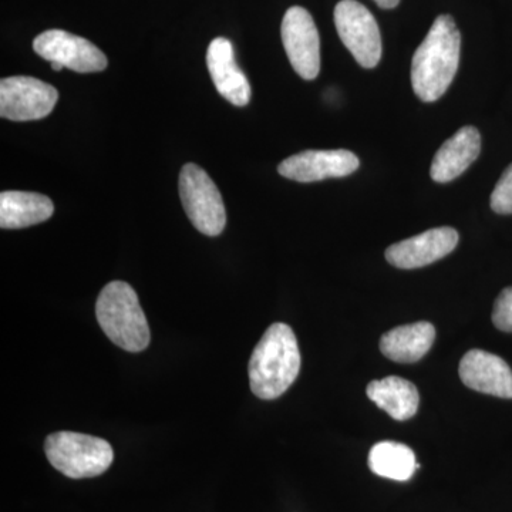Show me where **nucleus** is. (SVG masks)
I'll return each mask as SVG.
<instances>
[{
	"label": "nucleus",
	"mask_w": 512,
	"mask_h": 512,
	"mask_svg": "<svg viewBox=\"0 0 512 512\" xmlns=\"http://www.w3.org/2000/svg\"><path fill=\"white\" fill-rule=\"evenodd\" d=\"M460 52L456 22L451 16H439L413 56L412 84L417 97L433 103L447 92L458 70Z\"/></svg>",
	"instance_id": "1"
},
{
	"label": "nucleus",
	"mask_w": 512,
	"mask_h": 512,
	"mask_svg": "<svg viewBox=\"0 0 512 512\" xmlns=\"http://www.w3.org/2000/svg\"><path fill=\"white\" fill-rule=\"evenodd\" d=\"M301 352L291 326L274 323L259 340L249 360V384L262 400L282 396L301 370Z\"/></svg>",
	"instance_id": "2"
},
{
	"label": "nucleus",
	"mask_w": 512,
	"mask_h": 512,
	"mask_svg": "<svg viewBox=\"0 0 512 512\" xmlns=\"http://www.w3.org/2000/svg\"><path fill=\"white\" fill-rule=\"evenodd\" d=\"M96 316L107 338L127 350L143 352L150 345V328L136 291L126 282L104 286L96 303Z\"/></svg>",
	"instance_id": "3"
},
{
	"label": "nucleus",
	"mask_w": 512,
	"mask_h": 512,
	"mask_svg": "<svg viewBox=\"0 0 512 512\" xmlns=\"http://www.w3.org/2000/svg\"><path fill=\"white\" fill-rule=\"evenodd\" d=\"M45 453L57 471L74 480L101 476L114 460L109 441L73 431L50 434L45 441Z\"/></svg>",
	"instance_id": "4"
},
{
	"label": "nucleus",
	"mask_w": 512,
	"mask_h": 512,
	"mask_svg": "<svg viewBox=\"0 0 512 512\" xmlns=\"http://www.w3.org/2000/svg\"><path fill=\"white\" fill-rule=\"evenodd\" d=\"M180 197L192 225L207 237H218L227 224V212L217 185L197 164H185L180 173Z\"/></svg>",
	"instance_id": "5"
},
{
	"label": "nucleus",
	"mask_w": 512,
	"mask_h": 512,
	"mask_svg": "<svg viewBox=\"0 0 512 512\" xmlns=\"http://www.w3.org/2000/svg\"><path fill=\"white\" fill-rule=\"evenodd\" d=\"M335 25L343 45L356 62L373 69L382 59V36L372 13L356 0H342L335 8Z\"/></svg>",
	"instance_id": "6"
},
{
	"label": "nucleus",
	"mask_w": 512,
	"mask_h": 512,
	"mask_svg": "<svg viewBox=\"0 0 512 512\" xmlns=\"http://www.w3.org/2000/svg\"><path fill=\"white\" fill-rule=\"evenodd\" d=\"M55 87L28 76H13L0 82V116L12 121L45 119L55 109Z\"/></svg>",
	"instance_id": "7"
},
{
	"label": "nucleus",
	"mask_w": 512,
	"mask_h": 512,
	"mask_svg": "<svg viewBox=\"0 0 512 512\" xmlns=\"http://www.w3.org/2000/svg\"><path fill=\"white\" fill-rule=\"evenodd\" d=\"M33 50L50 63H60L77 73L103 72L109 63L92 42L59 29L46 30L37 36Z\"/></svg>",
	"instance_id": "8"
},
{
	"label": "nucleus",
	"mask_w": 512,
	"mask_h": 512,
	"mask_svg": "<svg viewBox=\"0 0 512 512\" xmlns=\"http://www.w3.org/2000/svg\"><path fill=\"white\" fill-rule=\"evenodd\" d=\"M282 42L295 72L313 80L320 72V40L311 13L301 6L286 10L282 22Z\"/></svg>",
	"instance_id": "9"
},
{
	"label": "nucleus",
	"mask_w": 512,
	"mask_h": 512,
	"mask_svg": "<svg viewBox=\"0 0 512 512\" xmlns=\"http://www.w3.org/2000/svg\"><path fill=\"white\" fill-rule=\"evenodd\" d=\"M356 154L348 150H308L282 161L278 173L298 183L348 177L359 168Z\"/></svg>",
	"instance_id": "10"
},
{
	"label": "nucleus",
	"mask_w": 512,
	"mask_h": 512,
	"mask_svg": "<svg viewBox=\"0 0 512 512\" xmlns=\"http://www.w3.org/2000/svg\"><path fill=\"white\" fill-rule=\"evenodd\" d=\"M458 232L454 228L429 229L387 248L386 259L390 265L400 269L421 268L439 261L456 249Z\"/></svg>",
	"instance_id": "11"
},
{
	"label": "nucleus",
	"mask_w": 512,
	"mask_h": 512,
	"mask_svg": "<svg viewBox=\"0 0 512 512\" xmlns=\"http://www.w3.org/2000/svg\"><path fill=\"white\" fill-rule=\"evenodd\" d=\"M458 373L468 389L512 399V370L500 356L484 350H470L461 359Z\"/></svg>",
	"instance_id": "12"
},
{
	"label": "nucleus",
	"mask_w": 512,
	"mask_h": 512,
	"mask_svg": "<svg viewBox=\"0 0 512 512\" xmlns=\"http://www.w3.org/2000/svg\"><path fill=\"white\" fill-rule=\"evenodd\" d=\"M208 70L218 93L234 106H247L251 100V86L247 76L239 69L234 47L225 37H217L208 46Z\"/></svg>",
	"instance_id": "13"
},
{
	"label": "nucleus",
	"mask_w": 512,
	"mask_h": 512,
	"mask_svg": "<svg viewBox=\"0 0 512 512\" xmlns=\"http://www.w3.org/2000/svg\"><path fill=\"white\" fill-rule=\"evenodd\" d=\"M481 136L476 127L460 128L440 147L431 163L430 175L436 183H450L460 177L480 156Z\"/></svg>",
	"instance_id": "14"
},
{
	"label": "nucleus",
	"mask_w": 512,
	"mask_h": 512,
	"mask_svg": "<svg viewBox=\"0 0 512 512\" xmlns=\"http://www.w3.org/2000/svg\"><path fill=\"white\" fill-rule=\"evenodd\" d=\"M434 339L436 329L431 323H412L384 333L380 339V350L393 362L416 363L429 353Z\"/></svg>",
	"instance_id": "15"
},
{
	"label": "nucleus",
	"mask_w": 512,
	"mask_h": 512,
	"mask_svg": "<svg viewBox=\"0 0 512 512\" xmlns=\"http://www.w3.org/2000/svg\"><path fill=\"white\" fill-rule=\"evenodd\" d=\"M55 212L46 195L26 191H3L0 194V227L20 229L45 222Z\"/></svg>",
	"instance_id": "16"
},
{
	"label": "nucleus",
	"mask_w": 512,
	"mask_h": 512,
	"mask_svg": "<svg viewBox=\"0 0 512 512\" xmlns=\"http://www.w3.org/2000/svg\"><path fill=\"white\" fill-rule=\"evenodd\" d=\"M367 397L384 410L392 419H412L419 409L420 396L417 387L399 376H387L373 380L366 389Z\"/></svg>",
	"instance_id": "17"
},
{
	"label": "nucleus",
	"mask_w": 512,
	"mask_h": 512,
	"mask_svg": "<svg viewBox=\"0 0 512 512\" xmlns=\"http://www.w3.org/2000/svg\"><path fill=\"white\" fill-rule=\"evenodd\" d=\"M369 467L376 476L394 481H409L420 464L409 446L396 441H380L369 453Z\"/></svg>",
	"instance_id": "18"
},
{
	"label": "nucleus",
	"mask_w": 512,
	"mask_h": 512,
	"mask_svg": "<svg viewBox=\"0 0 512 512\" xmlns=\"http://www.w3.org/2000/svg\"><path fill=\"white\" fill-rule=\"evenodd\" d=\"M491 208L497 214H512V164L504 171L500 181L495 185L493 194H491Z\"/></svg>",
	"instance_id": "19"
},
{
	"label": "nucleus",
	"mask_w": 512,
	"mask_h": 512,
	"mask_svg": "<svg viewBox=\"0 0 512 512\" xmlns=\"http://www.w3.org/2000/svg\"><path fill=\"white\" fill-rule=\"evenodd\" d=\"M493 322L495 328L512 332V288H505L494 303Z\"/></svg>",
	"instance_id": "20"
},
{
	"label": "nucleus",
	"mask_w": 512,
	"mask_h": 512,
	"mask_svg": "<svg viewBox=\"0 0 512 512\" xmlns=\"http://www.w3.org/2000/svg\"><path fill=\"white\" fill-rule=\"evenodd\" d=\"M376 5L383 9H393L399 5L400 0H375Z\"/></svg>",
	"instance_id": "21"
},
{
	"label": "nucleus",
	"mask_w": 512,
	"mask_h": 512,
	"mask_svg": "<svg viewBox=\"0 0 512 512\" xmlns=\"http://www.w3.org/2000/svg\"><path fill=\"white\" fill-rule=\"evenodd\" d=\"M52 69L55 70V72H60V70L63 69L62 64L60 63H52Z\"/></svg>",
	"instance_id": "22"
}]
</instances>
